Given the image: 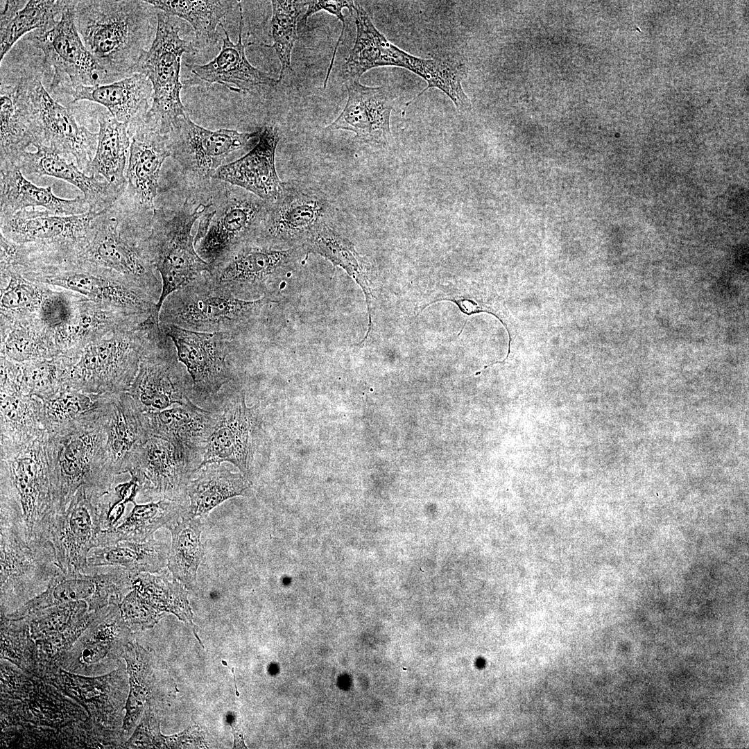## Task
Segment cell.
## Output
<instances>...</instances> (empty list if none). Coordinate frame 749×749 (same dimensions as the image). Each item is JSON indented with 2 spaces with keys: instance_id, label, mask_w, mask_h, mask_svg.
Masks as SVG:
<instances>
[{
  "instance_id": "2e32d148",
  "label": "cell",
  "mask_w": 749,
  "mask_h": 749,
  "mask_svg": "<svg viewBox=\"0 0 749 749\" xmlns=\"http://www.w3.org/2000/svg\"><path fill=\"white\" fill-rule=\"evenodd\" d=\"M300 248H275L248 242L227 254L209 273L216 284L238 298L273 300L277 279L298 258Z\"/></svg>"
},
{
  "instance_id": "8fae6325",
  "label": "cell",
  "mask_w": 749,
  "mask_h": 749,
  "mask_svg": "<svg viewBox=\"0 0 749 749\" xmlns=\"http://www.w3.org/2000/svg\"><path fill=\"white\" fill-rule=\"evenodd\" d=\"M1 613L39 595L62 573L50 542L30 544L18 528L0 521Z\"/></svg>"
},
{
  "instance_id": "484cf974",
  "label": "cell",
  "mask_w": 749,
  "mask_h": 749,
  "mask_svg": "<svg viewBox=\"0 0 749 749\" xmlns=\"http://www.w3.org/2000/svg\"><path fill=\"white\" fill-rule=\"evenodd\" d=\"M41 679L85 708L94 721L118 730L126 696V675L123 666L105 675L85 676L58 666Z\"/></svg>"
},
{
  "instance_id": "1f68e13d",
  "label": "cell",
  "mask_w": 749,
  "mask_h": 749,
  "mask_svg": "<svg viewBox=\"0 0 749 749\" xmlns=\"http://www.w3.org/2000/svg\"><path fill=\"white\" fill-rule=\"evenodd\" d=\"M258 137L257 144L249 153L222 165L213 178L243 188L271 203L282 196L284 189L275 168L278 130L275 126L266 125L259 129Z\"/></svg>"
},
{
  "instance_id": "7c38bea8",
  "label": "cell",
  "mask_w": 749,
  "mask_h": 749,
  "mask_svg": "<svg viewBox=\"0 0 749 749\" xmlns=\"http://www.w3.org/2000/svg\"><path fill=\"white\" fill-rule=\"evenodd\" d=\"M144 413L198 400L193 381L178 360L175 347L160 325L152 332L138 372L128 390Z\"/></svg>"
},
{
  "instance_id": "836d02e7",
  "label": "cell",
  "mask_w": 749,
  "mask_h": 749,
  "mask_svg": "<svg viewBox=\"0 0 749 749\" xmlns=\"http://www.w3.org/2000/svg\"><path fill=\"white\" fill-rule=\"evenodd\" d=\"M35 152H24L16 162L24 176L38 179L48 175L64 180L77 187L88 205V211L101 212L112 207L121 193L103 179L87 175L76 164L51 148L35 146Z\"/></svg>"
},
{
  "instance_id": "9c48e42d",
  "label": "cell",
  "mask_w": 749,
  "mask_h": 749,
  "mask_svg": "<svg viewBox=\"0 0 749 749\" xmlns=\"http://www.w3.org/2000/svg\"><path fill=\"white\" fill-rule=\"evenodd\" d=\"M123 225V213L115 203L101 212L93 239L76 259L104 269L158 302L162 282L144 250L146 236L134 239L124 231Z\"/></svg>"
},
{
  "instance_id": "ac0fdd59",
  "label": "cell",
  "mask_w": 749,
  "mask_h": 749,
  "mask_svg": "<svg viewBox=\"0 0 749 749\" xmlns=\"http://www.w3.org/2000/svg\"><path fill=\"white\" fill-rule=\"evenodd\" d=\"M103 571L88 567L84 572L55 576L47 588L15 611L5 614L20 619L55 605L85 601L89 612L110 604L120 605L132 590L134 573L120 567L107 566Z\"/></svg>"
},
{
  "instance_id": "bcb514c9",
  "label": "cell",
  "mask_w": 749,
  "mask_h": 749,
  "mask_svg": "<svg viewBox=\"0 0 749 749\" xmlns=\"http://www.w3.org/2000/svg\"><path fill=\"white\" fill-rule=\"evenodd\" d=\"M172 535L168 567L173 577L185 587H196V574L203 556L200 536L203 529L201 518L189 514L169 525Z\"/></svg>"
},
{
  "instance_id": "6da1fadb",
  "label": "cell",
  "mask_w": 749,
  "mask_h": 749,
  "mask_svg": "<svg viewBox=\"0 0 749 749\" xmlns=\"http://www.w3.org/2000/svg\"><path fill=\"white\" fill-rule=\"evenodd\" d=\"M75 23L108 84L135 74L155 37L157 10L146 1H76Z\"/></svg>"
},
{
  "instance_id": "4316f807",
  "label": "cell",
  "mask_w": 749,
  "mask_h": 749,
  "mask_svg": "<svg viewBox=\"0 0 749 749\" xmlns=\"http://www.w3.org/2000/svg\"><path fill=\"white\" fill-rule=\"evenodd\" d=\"M33 99L36 107L40 145L51 148L85 173L96 152L98 133L76 121L69 109L55 101L35 77Z\"/></svg>"
},
{
  "instance_id": "f907efd6",
  "label": "cell",
  "mask_w": 749,
  "mask_h": 749,
  "mask_svg": "<svg viewBox=\"0 0 749 749\" xmlns=\"http://www.w3.org/2000/svg\"><path fill=\"white\" fill-rule=\"evenodd\" d=\"M73 356L60 355L20 363V392L43 400L65 385Z\"/></svg>"
},
{
  "instance_id": "f6af8a7d",
  "label": "cell",
  "mask_w": 749,
  "mask_h": 749,
  "mask_svg": "<svg viewBox=\"0 0 749 749\" xmlns=\"http://www.w3.org/2000/svg\"><path fill=\"white\" fill-rule=\"evenodd\" d=\"M169 553L168 545L153 537L144 542L121 541L93 548L87 557V566L120 567L134 574H154L168 565Z\"/></svg>"
},
{
  "instance_id": "6f0895ef",
  "label": "cell",
  "mask_w": 749,
  "mask_h": 749,
  "mask_svg": "<svg viewBox=\"0 0 749 749\" xmlns=\"http://www.w3.org/2000/svg\"><path fill=\"white\" fill-rule=\"evenodd\" d=\"M454 301L459 306V307L462 309V311H465L467 313H473V312L477 311L476 310L477 309V306L476 304H473L470 301H468V300H459V301L454 300Z\"/></svg>"
},
{
  "instance_id": "f1b7e54d",
  "label": "cell",
  "mask_w": 749,
  "mask_h": 749,
  "mask_svg": "<svg viewBox=\"0 0 749 749\" xmlns=\"http://www.w3.org/2000/svg\"><path fill=\"white\" fill-rule=\"evenodd\" d=\"M106 453L116 476L129 472L141 447L151 437L146 415L128 391L103 395Z\"/></svg>"
},
{
  "instance_id": "d4e9b609",
  "label": "cell",
  "mask_w": 749,
  "mask_h": 749,
  "mask_svg": "<svg viewBox=\"0 0 749 749\" xmlns=\"http://www.w3.org/2000/svg\"><path fill=\"white\" fill-rule=\"evenodd\" d=\"M126 187L117 201L126 213L155 212L161 167L171 156L166 135L141 123L131 135Z\"/></svg>"
},
{
  "instance_id": "60d3db41",
  "label": "cell",
  "mask_w": 749,
  "mask_h": 749,
  "mask_svg": "<svg viewBox=\"0 0 749 749\" xmlns=\"http://www.w3.org/2000/svg\"><path fill=\"white\" fill-rule=\"evenodd\" d=\"M67 1H1L0 60L24 35L46 31L60 19Z\"/></svg>"
},
{
  "instance_id": "9f6ffc18",
  "label": "cell",
  "mask_w": 749,
  "mask_h": 749,
  "mask_svg": "<svg viewBox=\"0 0 749 749\" xmlns=\"http://www.w3.org/2000/svg\"><path fill=\"white\" fill-rule=\"evenodd\" d=\"M306 6H307V9L306 12H304V15L302 16V17L301 19V21L300 22L301 29L304 28V27L307 26V21H308L309 18L312 15H313V14H315V13H316V12H318L319 11H321V10L326 11V12H329V14L334 15L336 17H337L342 22V24H343L342 31H341V35H340V36H339V37L338 39V41H337L336 45L335 46V49H334V53H333V55H332V60H331V62H330V64H329V67L328 68V71L327 72L326 76H325L326 78H325L324 86H327V82H328V80H329V76H330V73L332 71V69L333 65H334L335 56H336V51L338 49L339 44L341 42V40H342L343 36V32H344V28H345V17H344V15L343 14L342 11L345 8H346L352 13V11L354 10V1H323V0H321V1H306Z\"/></svg>"
},
{
  "instance_id": "ffe728a7",
  "label": "cell",
  "mask_w": 749,
  "mask_h": 749,
  "mask_svg": "<svg viewBox=\"0 0 749 749\" xmlns=\"http://www.w3.org/2000/svg\"><path fill=\"white\" fill-rule=\"evenodd\" d=\"M332 214V205L321 193L284 184L282 196L269 204L252 242L275 248L301 247L317 227L330 221Z\"/></svg>"
},
{
  "instance_id": "7402d4cb",
  "label": "cell",
  "mask_w": 749,
  "mask_h": 749,
  "mask_svg": "<svg viewBox=\"0 0 749 749\" xmlns=\"http://www.w3.org/2000/svg\"><path fill=\"white\" fill-rule=\"evenodd\" d=\"M97 498L81 487L51 530L49 542L64 574L84 572L89 551L98 546L103 529Z\"/></svg>"
},
{
  "instance_id": "277c9868",
  "label": "cell",
  "mask_w": 749,
  "mask_h": 749,
  "mask_svg": "<svg viewBox=\"0 0 749 749\" xmlns=\"http://www.w3.org/2000/svg\"><path fill=\"white\" fill-rule=\"evenodd\" d=\"M35 209L0 217V234L14 242L8 265L19 270L76 259L93 239L101 212L61 216Z\"/></svg>"
},
{
  "instance_id": "3957f363",
  "label": "cell",
  "mask_w": 749,
  "mask_h": 749,
  "mask_svg": "<svg viewBox=\"0 0 749 749\" xmlns=\"http://www.w3.org/2000/svg\"><path fill=\"white\" fill-rule=\"evenodd\" d=\"M102 400L92 411L52 431H46L58 516L81 487L89 494L100 497L115 485L117 476L106 453Z\"/></svg>"
},
{
  "instance_id": "c3c4849f",
  "label": "cell",
  "mask_w": 749,
  "mask_h": 749,
  "mask_svg": "<svg viewBox=\"0 0 749 749\" xmlns=\"http://www.w3.org/2000/svg\"><path fill=\"white\" fill-rule=\"evenodd\" d=\"M301 247L307 252L319 254L334 266L345 270L361 286L368 304L369 289L354 247L330 221L317 227L303 241Z\"/></svg>"
},
{
  "instance_id": "11a10c76",
  "label": "cell",
  "mask_w": 749,
  "mask_h": 749,
  "mask_svg": "<svg viewBox=\"0 0 749 749\" xmlns=\"http://www.w3.org/2000/svg\"><path fill=\"white\" fill-rule=\"evenodd\" d=\"M142 719L132 737L123 745L124 748H168L169 737L161 734L158 722L150 705H145Z\"/></svg>"
},
{
  "instance_id": "8992f818",
  "label": "cell",
  "mask_w": 749,
  "mask_h": 749,
  "mask_svg": "<svg viewBox=\"0 0 749 749\" xmlns=\"http://www.w3.org/2000/svg\"><path fill=\"white\" fill-rule=\"evenodd\" d=\"M158 325L153 316L87 343L74 356L65 385L94 395L128 391Z\"/></svg>"
},
{
  "instance_id": "ee69618b",
  "label": "cell",
  "mask_w": 749,
  "mask_h": 749,
  "mask_svg": "<svg viewBox=\"0 0 749 749\" xmlns=\"http://www.w3.org/2000/svg\"><path fill=\"white\" fill-rule=\"evenodd\" d=\"M44 431L40 399L22 393L0 395V449L26 445Z\"/></svg>"
},
{
  "instance_id": "74e56055",
  "label": "cell",
  "mask_w": 749,
  "mask_h": 749,
  "mask_svg": "<svg viewBox=\"0 0 749 749\" xmlns=\"http://www.w3.org/2000/svg\"><path fill=\"white\" fill-rule=\"evenodd\" d=\"M250 488L248 479L223 463L205 465L196 470L188 485L189 514L205 518L212 509L230 498L246 494Z\"/></svg>"
},
{
  "instance_id": "30bf717a",
  "label": "cell",
  "mask_w": 749,
  "mask_h": 749,
  "mask_svg": "<svg viewBox=\"0 0 749 749\" xmlns=\"http://www.w3.org/2000/svg\"><path fill=\"white\" fill-rule=\"evenodd\" d=\"M19 273L29 280L74 291L112 309L159 318L157 302L151 296L81 259L40 265Z\"/></svg>"
},
{
  "instance_id": "8d00e7d4",
  "label": "cell",
  "mask_w": 749,
  "mask_h": 749,
  "mask_svg": "<svg viewBox=\"0 0 749 749\" xmlns=\"http://www.w3.org/2000/svg\"><path fill=\"white\" fill-rule=\"evenodd\" d=\"M0 217L37 207L61 216L78 215L88 211L84 198L57 197L51 187H42L33 184L16 164L11 163L0 165Z\"/></svg>"
},
{
  "instance_id": "603a6c76",
  "label": "cell",
  "mask_w": 749,
  "mask_h": 749,
  "mask_svg": "<svg viewBox=\"0 0 749 749\" xmlns=\"http://www.w3.org/2000/svg\"><path fill=\"white\" fill-rule=\"evenodd\" d=\"M196 472L171 443L151 436L139 449L129 473L138 483L139 494L148 501L186 504L188 485Z\"/></svg>"
},
{
  "instance_id": "e575fe53",
  "label": "cell",
  "mask_w": 749,
  "mask_h": 749,
  "mask_svg": "<svg viewBox=\"0 0 749 749\" xmlns=\"http://www.w3.org/2000/svg\"><path fill=\"white\" fill-rule=\"evenodd\" d=\"M239 8V39L233 43L223 24V44L217 56L205 64H186L191 74L207 83L223 85L238 93H246L260 85L274 86L278 81L266 72L252 66L246 55V47L252 44L244 43L243 39V15L241 3Z\"/></svg>"
},
{
  "instance_id": "db71d44e",
  "label": "cell",
  "mask_w": 749,
  "mask_h": 749,
  "mask_svg": "<svg viewBox=\"0 0 749 749\" xmlns=\"http://www.w3.org/2000/svg\"><path fill=\"white\" fill-rule=\"evenodd\" d=\"M1 657L26 673L34 675L36 644L26 619H10L1 613Z\"/></svg>"
},
{
  "instance_id": "44dd1931",
  "label": "cell",
  "mask_w": 749,
  "mask_h": 749,
  "mask_svg": "<svg viewBox=\"0 0 749 749\" xmlns=\"http://www.w3.org/2000/svg\"><path fill=\"white\" fill-rule=\"evenodd\" d=\"M259 130L240 132L230 129L212 130L198 126L185 114L176 118L167 133L171 156L191 176L213 178L225 158L245 147Z\"/></svg>"
},
{
  "instance_id": "d590c367",
  "label": "cell",
  "mask_w": 749,
  "mask_h": 749,
  "mask_svg": "<svg viewBox=\"0 0 749 749\" xmlns=\"http://www.w3.org/2000/svg\"><path fill=\"white\" fill-rule=\"evenodd\" d=\"M71 95V103L86 100L105 107L112 117L127 126L131 138L151 107L153 90L145 75L135 73L108 84L78 86Z\"/></svg>"
},
{
  "instance_id": "cb8c5ba5",
  "label": "cell",
  "mask_w": 749,
  "mask_h": 749,
  "mask_svg": "<svg viewBox=\"0 0 749 749\" xmlns=\"http://www.w3.org/2000/svg\"><path fill=\"white\" fill-rule=\"evenodd\" d=\"M157 574L134 575L132 589L119 605L127 626L130 630L152 628L166 613L193 626L184 586L166 569Z\"/></svg>"
},
{
  "instance_id": "83f0119b",
  "label": "cell",
  "mask_w": 749,
  "mask_h": 749,
  "mask_svg": "<svg viewBox=\"0 0 749 749\" xmlns=\"http://www.w3.org/2000/svg\"><path fill=\"white\" fill-rule=\"evenodd\" d=\"M35 76L6 80L1 76L0 162L15 164L30 146L40 145L36 107L33 99Z\"/></svg>"
},
{
  "instance_id": "4dcf8cb0",
  "label": "cell",
  "mask_w": 749,
  "mask_h": 749,
  "mask_svg": "<svg viewBox=\"0 0 749 749\" xmlns=\"http://www.w3.org/2000/svg\"><path fill=\"white\" fill-rule=\"evenodd\" d=\"M152 436L171 443L189 465H201L208 438L216 422V413L193 402L145 413Z\"/></svg>"
},
{
  "instance_id": "f546056e",
  "label": "cell",
  "mask_w": 749,
  "mask_h": 749,
  "mask_svg": "<svg viewBox=\"0 0 749 749\" xmlns=\"http://www.w3.org/2000/svg\"><path fill=\"white\" fill-rule=\"evenodd\" d=\"M345 106L325 129L349 130L365 142L386 144L391 136L390 119L397 98L393 89L370 87L358 80H345Z\"/></svg>"
},
{
  "instance_id": "5bb4252c",
  "label": "cell",
  "mask_w": 749,
  "mask_h": 749,
  "mask_svg": "<svg viewBox=\"0 0 749 749\" xmlns=\"http://www.w3.org/2000/svg\"><path fill=\"white\" fill-rule=\"evenodd\" d=\"M200 218L194 238L198 255L210 266L218 264L236 248L252 242L261 225L269 203L254 194L226 191Z\"/></svg>"
},
{
  "instance_id": "e0dca14e",
  "label": "cell",
  "mask_w": 749,
  "mask_h": 749,
  "mask_svg": "<svg viewBox=\"0 0 749 749\" xmlns=\"http://www.w3.org/2000/svg\"><path fill=\"white\" fill-rule=\"evenodd\" d=\"M76 1H67L62 15L49 30L35 31L26 40L42 51L53 69L50 89L61 85L74 88L107 84L104 71L85 47L75 23Z\"/></svg>"
},
{
  "instance_id": "ba28073f",
  "label": "cell",
  "mask_w": 749,
  "mask_h": 749,
  "mask_svg": "<svg viewBox=\"0 0 749 749\" xmlns=\"http://www.w3.org/2000/svg\"><path fill=\"white\" fill-rule=\"evenodd\" d=\"M172 19L157 10L155 37L135 70L148 78L153 90L152 105L143 123L163 135H167L176 118L186 114L180 98L182 56L198 52L196 44L180 37V26Z\"/></svg>"
},
{
  "instance_id": "681fc988",
  "label": "cell",
  "mask_w": 749,
  "mask_h": 749,
  "mask_svg": "<svg viewBox=\"0 0 749 749\" xmlns=\"http://www.w3.org/2000/svg\"><path fill=\"white\" fill-rule=\"evenodd\" d=\"M93 617L85 601H73L48 607L23 617L26 619L34 640L62 635L79 637ZM21 619V618H20Z\"/></svg>"
},
{
  "instance_id": "ab89813d",
  "label": "cell",
  "mask_w": 749,
  "mask_h": 749,
  "mask_svg": "<svg viewBox=\"0 0 749 749\" xmlns=\"http://www.w3.org/2000/svg\"><path fill=\"white\" fill-rule=\"evenodd\" d=\"M123 658L130 676V692L121 727L123 739L137 724L144 705L153 707L159 700L162 685L157 675V660L153 653L131 641L126 646Z\"/></svg>"
},
{
  "instance_id": "5b68a950",
  "label": "cell",
  "mask_w": 749,
  "mask_h": 749,
  "mask_svg": "<svg viewBox=\"0 0 749 749\" xmlns=\"http://www.w3.org/2000/svg\"><path fill=\"white\" fill-rule=\"evenodd\" d=\"M272 302L265 297L255 300L238 298L205 273L165 299L159 322L197 332L225 333L242 340Z\"/></svg>"
},
{
  "instance_id": "f5cc1de1",
  "label": "cell",
  "mask_w": 749,
  "mask_h": 749,
  "mask_svg": "<svg viewBox=\"0 0 749 749\" xmlns=\"http://www.w3.org/2000/svg\"><path fill=\"white\" fill-rule=\"evenodd\" d=\"M273 15L270 33L273 44L266 46L275 51L281 64L278 82L291 69L292 49L298 39V17L306 1H271Z\"/></svg>"
},
{
  "instance_id": "b9f144b4",
  "label": "cell",
  "mask_w": 749,
  "mask_h": 749,
  "mask_svg": "<svg viewBox=\"0 0 749 749\" xmlns=\"http://www.w3.org/2000/svg\"><path fill=\"white\" fill-rule=\"evenodd\" d=\"M98 122L96 149L85 173L104 180L122 196L126 187L124 171L131 144L128 129L107 113H101Z\"/></svg>"
},
{
  "instance_id": "7bdbcfd3",
  "label": "cell",
  "mask_w": 749,
  "mask_h": 749,
  "mask_svg": "<svg viewBox=\"0 0 749 749\" xmlns=\"http://www.w3.org/2000/svg\"><path fill=\"white\" fill-rule=\"evenodd\" d=\"M133 504L131 512L115 528L100 533L97 547L121 541L146 542L160 528H167L189 514L188 505L169 500Z\"/></svg>"
},
{
  "instance_id": "d6986e66",
  "label": "cell",
  "mask_w": 749,
  "mask_h": 749,
  "mask_svg": "<svg viewBox=\"0 0 749 749\" xmlns=\"http://www.w3.org/2000/svg\"><path fill=\"white\" fill-rule=\"evenodd\" d=\"M131 630L119 605L110 604L93 611L85 630L62 656L60 666L72 673L98 676L119 668Z\"/></svg>"
},
{
  "instance_id": "816d5d0a",
  "label": "cell",
  "mask_w": 749,
  "mask_h": 749,
  "mask_svg": "<svg viewBox=\"0 0 749 749\" xmlns=\"http://www.w3.org/2000/svg\"><path fill=\"white\" fill-rule=\"evenodd\" d=\"M102 395L86 393L67 385L42 401V421L52 431L92 411L101 404Z\"/></svg>"
},
{
  "instance_id": "7a4b0ae2",
  "label": "cell",
  "mask_w": 749,
  "mask_h": 749,
  "mask_svg": "<svg viewBox=\"0 0 749 749\" xmlns=\"http://www.w3.org/2000/svg\"><path fill=\"white\" fill-rule=\"evenodd\" d=\"M46 430L26 445L0 449V519L30 544L49 541L58 517Z\"/></svg>"
},
{
  "instance_id": "4fadbf2b",
  "label": "cell",
  "mask_w": 749,
  "mask_h": 749,
  "mask_svg": "<svg viewBox=\"0 0 749 749\" xmlns=\"http://www.w3.org/2000/svg\"><path fill=\"white\" fill-rule=\"evenodd\" d=\"M234 383H228L208 401L214 404L216 422L200 467L228 462L250 480L261 420L257 408L247 406L244 392L236 390Z\"/></svg>"
},
{
  "instance_id": "52a82bcc",
  "label": "cell",
  "mask_w": 749,
  "mask_h": 749,
  "mask_svg": "<svg viewBox=\"0 0 749 749\" xmlns=\"http://www.w3.org/2000/svg\"><path fill=\"white\" fill-rule=\"evenodd\" d=\"M211 205H192L186 200L175 211L156 209L153 213L144 247L162 282V293L157 304L159 315L164 301L170 294L211 272V266L197 253L192 234L193 225Z\"/></svg>"
},
{
  "instance_id": "d6a6232c",
  "label": "cell",
  "mask_w": 749,
  "mask_h": 749,
  "mask_svg": "<svg viewBox=\"0 0 749 749\" xmlns=\"http://www.w3.org/2000/svg\"><path fill=\"white\" fill-rule=\"evenodd\" d=\"M55 686L31 675V682L20 700H1L3 728L29 724L61 729L76 721L85 720L80 707Z\"/></svg>"
},
{
  "instance_id": "7dc6e473",
  "label": "cell",
  "mask_w": 749,
  "mask_h": 749,
  "mask_svg": "<svg viewBox=\"0 0 749 749\" xmlns=\"http://www.w3.org/2000/svg\"><path fill=\"white\" fill-rule=\"evenodd\" d=\"M156 10L187 21L193 28L196 45L214 44L219 35L218 26L222 19L240 1H146Z\"/></svg>"
},
{
  "instance_id": "f35d334b",
  "label": "cell",
  "mask_w": 749,
  "mask_h": 749,
  "mask_svg": "<svg viewBox=\"0 0 749 749\" xmlns=\"http://www.w3.org/2000/svg\"><path fill=\"white\" fill-rule=\"evenodd\" d=\"M356 36L344 64L345 80H358L379 67H397L402 49L389 42L374 26L363 6L354 1Z\"/></svg>"
},
{
  "instance_id": "9a60e30c",
  "label": "cell",
  "mask_w": 749,
  "mask_h": 749,
  "mask_svg": "<svg viewBox=\"0 0 749 749\" xmlns=\"http://www.w3.org/2000/svg\"><path fill=\"white\" fill-rule=\"evenodd\" d=\"M172 340L178 360L193 384L198 404L208 402L235 379L234 362L241 344L239 339L220 332H203L160 324Z\"/></svg>"
}]
</instances>
